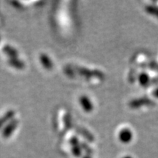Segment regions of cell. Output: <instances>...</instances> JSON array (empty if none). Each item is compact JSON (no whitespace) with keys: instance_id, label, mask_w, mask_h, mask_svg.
<instances>
[{"instance_id":"cell-1","label":"cell","mask_w":158,"mask_h":158,"mask_svg":"<svg viewBox=\"0 0 158 158\" xmlns=\"http://www.w3.org/2000/svg\"><path fill=\"white\" fill-rule=\"evenodd\" d=\"M17 125V121L14 120L13 122H12L11 123H10L7 126V127H5V129L3 131V135L4 137L7 138L10 135V134L14 131L15 127Z\"/></svg>"},{"instance_id":"cell-2","label":"cell","mask_w":158,"mask_h":158,"mask_svg":"<svg viewBox=\"0 0 158 158\" xmlns=\"http://www.w3.org/2000/svg\"><path fill=\"white\" fill-rule=\"evenodd\" d=\"M40 62H42V64L43 65V67L45 68L46 69H51L52 68L53 64L52 62H51V60L50 58L45 54H41L40 56Z\"/></svg>"},{"instance_id":"cell-3","label":"cell","mask_w":158,"mask_h":158,"mask_svg":"<svg viewBox=\"0 0 158 158\" xmlns=\"http://www.w3.org/2000/svg\"><path fill=\"white\" fill-rule=\"evenodd\" d=\"M119 137L122 142L127 143V142H129L130 141L132 135L131 133H130V132L128 131V130H123V131H122V133H120Z\"/></svg>"},{"instance_id":"cell-4","label":"cell","mask_w":158,"mask_h":158,"mask_svg":"<svg viewBox=\"0 0 158 158\" xmlns=\"http://www.w3.org/2000/svg\"><path fill=\"white\" fill-rule=\"evenodd\" d=\"M80 102L86 110H90L92 109V104H91V102L87 98H86V97H81L80 98Z\"/></svg>"},{"instance_id":"cell-5","label":"cell","mask_w":158,"mask_h":158,"mask_svg":"<svg viewBox=\"0 0 158 158\" xmlns=\"http://www.w3.org/2000/svg\"><path fill=\"white\" fill-rule=\"evenodd\" d=\"M4 51L5 52V54H7L10 56H11L12 59L15 58L17 56L16 51L14 48H11L10 46H8V45H5V48H4Z\"/></svg>"},{"instance_id":"cell-6","label":"cell","mask_w":158,"mask_h":158,"mask_svg":"<svg viewBox=\"0 0 158 158\" xmlns=\"http://www.w3.org/2000/svg\"><path fill=\"white\" fill-rule=\"evenodd\" d=\"M9 63L10 64V65H12V66L15 67V68L21 69V68H23V67L24 66V65H23V64L21 62V61L19 60L18 59H15V58L11 59L10 60Z\"/></svg>"},{"instance_id":"cell-7","label":"cell","mask_w":158,"mask_h":158,"mask_svg":"<svg viewBox=\"0 0 158 158\" xmlns=\"http://www.w3.org/2000/svg\"><path fill=\"white\" fill-rule=\"evenodd\" d=\"M73 154L76 156H79L81 154V152H80V149H78V147H76V146H75V147L73 149Z\"/></svg>"},{"instance_id":"cell-8","label":"cell","mask_w":158,"mask_h":158,"mask_svg":"<svg viewBox=\"0 0 158 158\" xmlns=\"http://www.w3.org/2000/svg\"><path fill=\"white\" fill-rule=\"evenodd\" d=\"M123 158H132V157H129V156H127V157H124Z\"/></svg>"}]
</instances>
